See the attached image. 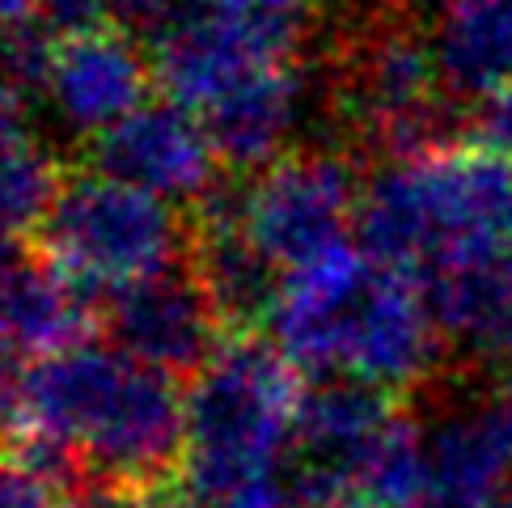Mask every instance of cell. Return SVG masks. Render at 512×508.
I'll return each mask as SVG.
<instances>
[{
  "label": "cell",
  "instance_id": "6",
  "mask_svg": "<svg viewBox=\"0 0 512 508\" xmlns=\"http://www.w3.org/2000/svg\"><path fill=\"white\" fill-rule=\"evenodd\" d=\"M43 254L81 297L111 301L123 288L187 259L191 221L149 191L106 174H72L43 216Z\"/></svg>",
  "mask_w": 512,
  "mask_h": 508
},
{
  "label": "cell",
  "instance_id": "15",
  "mask_svg": "<svg viewBox=\"0 0 512 508\" xmlns=\"http://www.w3.org/2000/svg\"><path fill=\"white\" fill-rule=\"evenodd\" d=\"M428 43L453 102L512 89V0H445Z\"/></svg>",
  "mask_w": 512,
  "mask_h": 508
},
{
  "label": "cell",
  "instance_id": "20",
  "mask_svg": "<svg viewBox=\"0 0 512 508\" xmlns=\"http://www.w3.org/2000/svg\"><path fill=\"white\" fill-rule=\"evenodd\" d=\"M479 398H483V411H487L491 428H496L500 445L508 449V458H512V369L500 373L491 386H483Z\"/></svg>",
  "mask_w": 512,
  "mask_h": 508
},
{
  "label": "cell",
  "instance_id": "14",
  "mask_svg": "<svg viewBox=\"0 0 512 508\" xmlns=\"http://www.w3.org/2000/svg\"><path fill=\"white\" fill-rule=\"evenodd\" d=\"M89 318L85 297L56 263L39 259L22 238H0V348L13 356H51L81 343Z\"/></svg>",
  "mask_w": 512,
  "mask_h": 508
},
{
  "label": "cell",
  "instance_id": "8",
  "mask_svg": "<svg viewBox=\"0 0 512 508\" xmlns=\"http://www.w3.org/2000/svg\"><path fill=\"white\" fill-rule=\"evenodd\" d=\"M94 174L149 191L166 204H199L221 187V157L187 106L144 102L136 115L85 144Z\"/></svg>",
  "mask_w": 512,
  "mask_h": 508
},
{
  "label": "cell",
  "instance_id": "26",
  "mask_svg": "<svg viewBox=\"0 0 512 508\" xmlns=\"http://www.w3.org/2000/svg\"><path fill=\"white\" fill-rule=\"evenodd\" d=\"M424 508H436V504H424ZM483 508H512V487H504V492L496 500H487Z\"/></svg>",
  "mask_w": 512,
  "mask_h": 508
},
{
  "label": "cell",
  "instance_id": "21",
  "mask_svg": "<svg viewBox=\"0 0 512 508\" xmlns=\"http://www.w3.org/2000/svg\"><path fill=\"white\" fill-rule=\"evenodd\" d=\"M26 377H30V369H22V356H13V352L0 348V424L22 420Z\"/></svg>",
  "mask_w": 512,
  "mask_h": 508
},
{
  "label": "cell",
  "instance_id": "9",
  "mask_svg": "<svg viewBox=\"0 0 512 508\" xmlns=\"http://www.w3.org/2000/svg\"><path fill=\"white\" fill-rule=\"evenodd\" d=\"M221 331L225 318L216 314L204 280L195 276L187 259L106 301L111 343L166 377H187L204 369L221 352Z\"/></svg>",
  "mask_w": 512,
  "mask_h": 508
},
{
  "label": "cell",
  "instance_id": "1",
  "mask_svg": "<svg viewBox=\"0 0 512 508\" xmlns=\"http://www.w3.org/2000/svg\"><path fill=\"white\" fill-rule=\"evenodd\" d=\"M267 326L297 373L356 377L390 394L428 386L445 352L424 288L356 242L288 271Z\"/></svg>",
  "mask_w": 512,
  "mask_h": 508
},
{
  "label": "cell",
  "instance_id": "17",
  "mask_svg": "<svg viewBox=\"0 0 512 508\" xmlns=\"http://www.w3.org/2000/svg\"><path fill=\"white\" fill-rule=\"evenodd\" d=\"M115 9L119 0H34V22L56 39H72V34L106 30L115 22Z\"/></svg>",
  "mask_w": 512,
  "mask_h": 508
},
{
  "label": "cell",
  "instance_id": "2",
  "mask_svg": "<svg viewBox=\"0 0 512 508\" xmlns=\"http://www.w3.org/2000/svg\"><path fill=\"white\" fill-rule=\"evenodd\" d=\"M22 437L68 449L85 487L140 492L187 458V398L174 377L140 365L115 343H72L34 360Z\"/></svg>",
  "mask_w": 512,
  "mask_h": 508
},
{
  "label": "cell",
  "instance_id": "4",
  "mask_svg": "<svg viewBox=\"0 0 512 508\" xmlns=\"http://www.w3.org/2000/svg\"><path fill=\"white\" fill-rule=\"evenodd\" d=\"M356 246L415 284L512 254V166L449 144L381 166L360 191Z\"/></svg>",
  "mask_w": 512,
  "mask_h": 508
},
{
  "label": "cell",
  "instance_id": "12",
  "mask_svg": "<svg viewBox=\"0 0 512 508\" xmlns=\"http://www.w3.org/2000/svg\"><path fill=\"white\" fill-rule=\"evenodd\" d=\"M419 420V445H424L428 504L436 508H483L508 487L512 458L491 428L483 398H449L436 403Z\"/></svg>",
  "mask_w": 512,
  "mask_h": 508
},
{
  "label": "cell",
  "instance_id": "13",
  "mask_svg": "<svg viewBox=\"0 0 512 508\" xmlns=\"http://www.w3.org/2000/svg\"><path fill=\"white\" fill-rule=\"evenodd\" d=\"M301 115H305V72L292 60L254 72L250 81L229 89L225 98H216L195 119L212 136L221 166L259 174L263 166L288 153V140L297 132Z\"/></svg>",
  "mask_w": 512,
  "mask_h": 508
},
{
  "label": "cell",
  "instance_id": "25",
  "mask_svg": "<svg viewBox=\"0 0 512 508\" xmlns=\"http://www.w3.org/2000/svg\"><path fill=\"white\" fill-rule=\"evenodd\" d=\"M34 17V0H0V26H17Z\"/></svg>",
  "mask_w": 512,
  "mask_h": 508
},
{
  "label": "cell",
  "instance_id": "16",
  "mask_svg": "<svg viewBox=\"0 0 512 508\" xmlns=\"http://www.w3.org/2000/svg\"><path fill=\"white\" fill-rule=\"evenodd\" d=\"M60 183L51 153L17 115V98L0 89V238H22L26 229L43 225Z\"/></svg>",
  "mask_w": 512,
  "mask_h": 508
},
{
  "label": "cell",
  "instance_id": "5",
  "mask_svg": "<svg viewBox=\"0 0 512 508\" xmlns=\"http://www.w3.org/2000/svg\"><path fill=\"white\" fill-rule=\"evenodd\" d=\"M326 106L339 127L377 161H411L449 149L457 102L436 72L428 34L398 9L364 13L335 47Z\"/></svg>",
  "mask_w": 512,
  "mask_h": 508
},
{
  "label": "cell",
  "instance_id": "18",
  "mask_svg": "<svg viewBox=\"0 0 512 508\" xmlns=\"http://www.w3.org/2000/svg\"><path fill=\"white\" fill-rule=\"evenodd\" d=\"M470 144H479V149L504 157L512 166V89H504V94L474 106V115H470Z\"/></svg>",
  "mask_w": 512,
  "mask_h": 508
},
{
  "label": "cell",
  "instance_id": "11",
  "mask_svg": "<svg viewBox=\"0 0 512 508\" xmlns=\"http://www.w3.org/2000/svg\"><path fill=\"white\" fill-rule=\"evenodd\" d=\"M153 85L157 72L140 43L127 30L106 26L56 43L43 98L51 102L60 127L81 140H98L127 115H136L149 102Z\"/></svg>",
  "mask_w": 512,
  "mask_h": 508
},
{
  "label": "cell",
  "instance_id": "10",
  "mask_svg": "<svg viewBox=\"0 0 512 508\" xmlns=\"http://www.w3.org/2000/svg\"><path fill=\"white\" fill-rule=\"evenodd\" d=\"M398 411L390 390L356 377H314L297 411V487H360L386 449Z\"/></svg>",
  "mask_w": 512,
  "mask_h": 508
},
{
  "label": "cell",
  "instance_id": "3",
  "mask_svg": "<svg viewBox=\"0 0 512 508\" xmlns=\"http://www.w3.org/2000/svg\"><path fill=\"white\" fill-rule=\"evenodd\" d=\"M301 381L259 335H229L187 394L182 483L204 508H292Z\"/></svg>",
  "mask_w": 512,
  "mask_h": 508
},
{
  "label": "cell",
  "instance_id": "24",
  "mask_svg": "<svg viewBox=\"0 0 512 508\" xmlns=\"http://www.w3.org/2000/svg\"><path fill=\"white\" fill-rule=\"evenodd\" d=\"M51 508H127V492H106V487H81Z\"/></svg>",
  "mask_w": 512,
  "mask_h": 508
},
{
  "label": "cell",
  "instance_id": "19",
  "mask_svg": "<svg viewBox=\"0 0 512 508\" xmlns=\"http://www.w3.org/2000/svg\"><path fill=\"white\" fill-rule=\"evenodd\" d=\"M0 508H51V483L17 453L0 462Z\"/></svg>",
  "mask_w": 512,
  "mask_h": 508
},
{
  "label": "cell",
  "instance_id": "22",
  "mask_svg": "<svg viewBox=\"0 0 512 508\" xmlns=\"http://www.w3.org/2000/svg\"><path fill=\"white\" fill-rule=\"evenodd\" d=\"M292 508H381L369 492L360 487H297Z\"/></svg>",
  "mask_w": 512,
  "mask_h": 508
},
{
  "label": "cell",
  "instance_id": "23",
  "mask_svg": "<svg viewBox=\"0 0 512 508\" xmlns=\"http://www.w3.org/2000/svg\"><path fill=\"white\" fill-rule=\"evenodd\" d=\"M127 508H204L195 500V492L187 483H174V475L170 479H161V483H153V487H140V492H127Z\"/></svg>",
  "mask_w": 512,
  "mask_h": 508
},
{
  "label": "cell",
  "instance_id": "7",
  "mask_svg": "<svg viewBox=\"0 0 512 508\" xmlns=\"http://www.w3.org/2000/svg\"><path fill=\"white\" fill-rule=\"evenodd\" d=\"M356 170L331 149H288L242 187V229L288 276L352 242L360 212Z\"/></svg>",
  "mask_w": 512,
  "mask_h": 508
}]
</instances>
